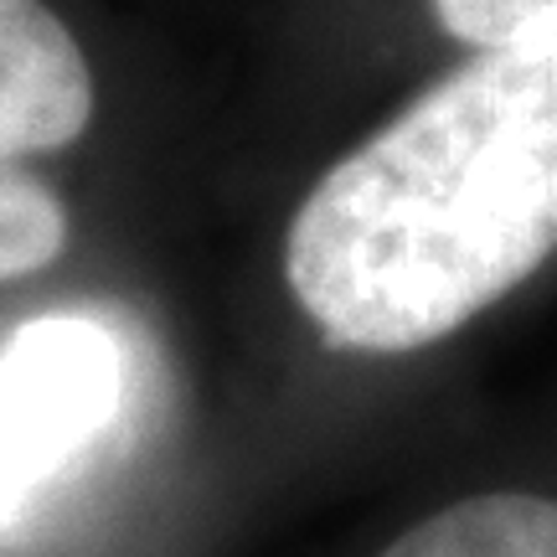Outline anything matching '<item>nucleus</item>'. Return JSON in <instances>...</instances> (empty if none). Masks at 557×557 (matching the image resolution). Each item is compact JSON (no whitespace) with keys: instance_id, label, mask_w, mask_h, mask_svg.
Instances as JSON below:
<instances>
[{"instance_id":"obj_5","label":"nucleus","mask_w":557,"mask_h":557,"mask_svg":"<svg viewBox=\"0 0 557 557\" xmlns=\"http://www.w3.org/2000/svg\"><path fill=\"white\" fill-rule=\"evenodd\" d=\"M67 248V212L26 165H0V284L47 269Z\"/></svg>"},{"instance_id":"obj_1","label":"nucleus","mask_w":557,"mask_h":557,"mask_svg":"<svg viewBox=\"0 0 557 557\" xmlns=\"http://www.w3.org/2000/svg\"><path fill=\"white\" fill-rule=\"evenodd\" d=\"M557 248V26L475 47L299 201L284 278L336 351L434 346Z\"/></svg>"},{"instance_id":"obj_3","label":"nucleus","mask_w":557,"mask_h":557,"mask_svg":"<svg viewBox=\"0 0 557 557\" xmlns=\"http://www.w3.org/2000/svg\"><path fill=\"white\" fill-rule=\"evenodd\" d=\"M94 120L88 58L41 0H0V165L58 156Z\"/></svg>"},{"instance_id":"obj_2","label":"nucleus","mask_w":557,"mask_h":557,"mask_svg":"<svg viewBox=\"0 0 557 557\" xmlns=\"http://www.w3.org/2000/svg\"><path fill=\"white\" fill-rule=\"evenodd\" d=\"M120 341L88 315H47L0 346V527L114 423Z\"/></svg>"},{"instance_id":"obj_6","label":"nucleus","mask_w":557,"mask_h":557,"mask_svg":"<svg viewBox=\"0 0 557 557\" xmlns=\"http://www.w3.org/2000/svg\"><path fill=\"white\" fill-rule=\"evenodd\" d=\"M438 26L465 47H496L557 26V0H434Z\"/></svg>"},{"instance_id":"obj_4","label":"nucleus","mask_w":557,"mask_h":557,"mask_svg":"<svg viewBox=\"0 0 557 557\" xmlns=\"http://www.w3.org/2000/svg\"><path fill=\"white\" fill-rule=\"evenodd\" d=\"M377 557H557V500L517 491L455 500Z\"/></svg>"}]
</instances>
